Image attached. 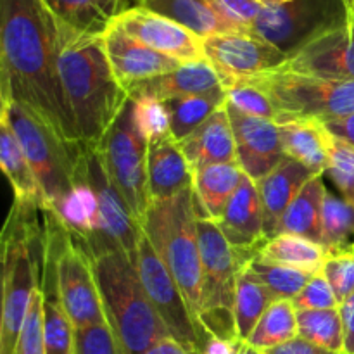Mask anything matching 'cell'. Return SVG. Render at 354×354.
<instances>
[{"mask_svg":"<svg viewBox=\"0 0 354 354\" xmlns=\"http://www.w3.org/2000/svg\"><path fill=\"white\" fill-rule=\"evenodd\" d=\"M59 23L44 0H0V61L12 99L80 149L78 130L57 75Z\"/></svg>","mask_w":354,"mask_h":354,"instance_id":"cell-1","label":"cell"},{"mask_svg":"<svg viewBox=\"0 0 354 354\" xmlns=\"http://www.w3.org/2000/svg\"><path fill=\"white\" fill-rule=\"evenodd\" d=\"M57 75L80 144L97 149L128 100L107 61L102 35L80 33L59 23Z\"/></svg>","mask_w":354,"mask_h":354,"instance_id":"cell-2","label":"cell"},{"mask_svg":"<svg viewBox=\"0 0 354 354\" xmlns=\"http://www.w3.org/2000/svg\"><path fill=\"white\" fill-rule=\"evenodd\" d=\"M92 259L104 313L123 354H144L171 337L152 308L133 261L121 249H107Z\"/></svg>","mask_w":354,"mask_h":354,"instance_id":"cell-3","label":"cell"},{"mask_svg":"<svg viewBox=\"0 0 354 354\" xmlns=\"http://www.w3.org/2000/svg\"><path fill=\"white\" fill-rule=\"evenodd\" d=\"M38 207L14 199L0 230L3 245V330L2 354H12L30 310L31 296L40 286L44 232Z\"/></svg>","mask_w":354,"mask_h":354,"instance_id":"cell-4","label":"cell"},{"mask_svg":"<svg viewBox=\"0 0 354 354\" xmlns=\"http://www.w3.org/2000/svg\"><path fill=\"white\" fill-rule=\"evenodd\" d=\"M197 216L199 213L192 187L171 199L149 204L142 220V230L185 297L192 317L201 325L203 263L197 239Z\"/></svg>","mask_w":354,"mask_h":354,"instance_id":"cell-5","label":"cell"},{"mask_svg":"<svg viewBox=\"0 0 354 354\" xmlns=\"http://www.w3.org/2000/svg\"><path fill=\"white\" fill-rule=\"evenodd\" d=\"M7 120L44 194V211L54 209L75 189L82 147L66 144L37 113L16 100L10 104Z\"/></svg>","mask_w":354,"mask_h":354,"instance_id":"cell-6","label":"cell"},{"mask_svg":"<svg viewBox=\"0 0 354 354\" xmlns=\"http://www.w3.org/2000/svg\"><path fill=\"white\" fill-rule=\"evenodd\" d=\"M44 239L55 256L57 287L73 327L106 322L93 259L85 242L68 230L50 211H44Z\"/></svg>","mask_w":354,"mask_h":354,"instance_id":"cell-7","label":"cell"},{"mask_svg":"<svg viewBox=\"0 0 354 354\" xmlns=\"http://www.w3.org/2000/svg\"><path fill=\"white\" fill-rule=\"evenodd\" d=\"M197 239L203 263L201 325L211 334L239 341L234 318L235 289L239 273L248 263L239 258L218 225L209 218L197 216Z\"/></svg>","mask_w":354,"mask_h":354,"instance_id":"cell-8","label":"cell"},{"mask_svg":"<svg viewBox=\"0 0 354 354\" xmlns=\"http://www.w3.org/2000/svg\"><path fill=\"white\" fill-rule=\"evenodd\" d=\"M251 78L258 82L277 104L282 114L280 123L292 118L327 121L354 113V80L313 78L282 69H273Z\"/></svg>","mask_w":354,"mask_h":354,"instance_id":"cell-9","label":"cell"},{"mask_svg":"<svg viewBox=\"0 0 354 354\" xmlns=\"http://www.w3.org/2000/svg\"><path fill=\"white\" fill-rule=\"evenodd\" d=\"M147 145L135 124L133 102L128 97L97 149L107 175L140 223L149 209Z\"/></svg>","mask_w":354,"mask_h":354,"instance_id":"cell-10","label":"cell"},{"mask_svg":"<svg viewBox=\"0 0 354 354\" xmlns=\"http://www.w3.org/2000/svg\"><path fill=\"white\" fill-rule=\"evenodd\" d=\"M133 265L152 308L158 313L159 320L168 328L169 335L185 346L190 353L196 354L204 328L192 317L185 297L145 235L138 242Z\"/></svg>","mask_w":354,"mask_h":354,"instance_id":"cell-11","label":"cell"},{"mask_svg":"<svg viewBox=\"0 0 354 354\" xmlns=\"http://www.w3.org/2000/svg\"><path fill=\"white\" fill-rule=\"evenodd\" d=\"M282 71L324 80H354V12L344 16L304 41L287 57Z\"/></svg>","mask_w":354,"mask_h":354,"instance_id":"cell-12","label":"cell"},{"mask_svg":"<svg viewBox=\"0 0 354 354\" xmlns=\"http://www.w3.org/2000/svg\"><path fill=\"white\" fill-rule=\"evenodd\" d=\"M341 16L332 12L330 0H290L277 6H263L249 33L275 45L290 55L313 35Z\"/></svg>","mask_w":354,"mask_h":354,"instance_id":"cell-13","label":"cell"},{"mask_svg":"<svg viewBox=\"0 0 354 354\" xmlns=\"http://www.w3.org/2000/svg\"><path fill=\"white\" fill-rule=\"evenodd\" d=\"M78 169L95 194L107 239L133 261L138 242L144 237L142 223L107 175L99 149H80Z\"/></svg>","mask_w":354,"mask_h":354,"instance_id":"cell-14","label":"cell"},{"mask_svg":"<svg viewBox=\"0 0 354 354\" xmlns=\"http://www.w3.org/2000/svg\"><path fill=\"white\" fill-rule=\"evenodd\" d=\"M204 55L220 73L221 83L232 78H249L279 69L289 55L275 45L249 33H221L204 38Z\"/></svg>","mask_w":354,"mask_h":354,"instance_id":"cell-15","label":"cell"},{"mask_svg":"<svg viewBox=\"0 0 354 354\" xmlns=\"http://www.w3.org/2000/svg\"><path fill=\"white\" fill-rule=\"evenodd\" d=\"M114 24L152 50L180 62H196L206 59L203 38L180 26L175 21L140 6L128 7L114 19Z\"/></svg>","mask_w":354,"mask_h":354,"instance_id":"cell-16","label":"cell"},{"mask_svg":"<svg viewBox=\"0 0 354 354\" xmlns=\"http://www.w3.org/2000/svg\"><path fill=\"white\" fill-rule=\"evenodd\" d=\"M227 111L235 137L237 165L249 178L259 182L286 158L279 124L249 116L230 106H227Z\"/></svg>","mask_w":354,"mask_h":354,"instance_id":"cell-17","label":"cell"},{"mask_svg":"<svg viewBox=\"0 0 354 354\" xmlns=\"http://www.w3.org/2000/svg\"><path fill=\"white\" fill-rule=\"evenodd\" d=\"M216 225L244 263L256 258L263 245L268 242L263 230V209L258 187L245 173L237 190L228 199Z\"/></svg>","mask_w":354,"mask_h":354,"instance_id":"cell-18","label":"cell"},{"mask_svg":"<svg viewBox=\"0 0 354 354\" xmlns=\"http://www.w3.org/2000/svg\"><path fill=\"white\" fill-rule=\"evenodd\" d=\"M107 61L118 82L124 90L145 80L175 71L183 62L152 50L147 45L124 33L116 24H111L102 35Z\"/></svg>","mask_w":354,"mask_h":354,"instance_id":"cell-19","label":"cell"},{"mask_svg":"<svg viewBox=\"0 0 354 354\" xmlns=\"http://www.w3.org/2000/svg\"><path fill=\"white\" fill-rule=\"evenodd\" d=\"M194 187V168L171 137L154 138L147 145L149 204L171 199Z\"/></svg>","mask_w":354,"mask_h":354,"instance_id":"cell-20","label":"cell"},{"mask_svg":"<svg viewBox=\"0 0 354 354\" xmlns=\"http://www.w3.org/2000/svg\"><path fill=\"white\" fill-rule=\"evenodd\" d=\"M313 176L317 175L306 166L290 158H283L265 178L256 182L263 209V230L268 241L277 235L280 220L294 197Z\"/></svg>","mask_w":354,"mask_h":354,"instance_id":"cell-21","label":"cell"},{"mask_svg":"<svg viewBox=\"0 0 354 354\" xmlns=\"http://www.w3.org/2000/svg\"><path fill=\"white\" fill-rule=\"evenodd\" d=\"M286 158L306 166L315 175H325L330 165L335 137L324 121L313 118H292L279 124Z\"/></svg>","mask_w":354,"mask_h":354,"instance_id":"cell-22","label":"cell"},{"mask_svg":"<svg viewBox=\"0 0 354 354\" xmlns=\"http://www.w3.org/2000/svg\"><path fill=\"white\" fill-rule=\"evenodd\" d=\"M178 144L192 168L237 162V149L227 104L214 111L199 128Z\"/></svg>","mask_w":354,"mask_h":354,"instance_id":"cell-23","label":"cell"},{"mask_svg":"<svg viewBox=\"0 0 354 354\" xmlns=\"http://www.w3.org/2000/svg\"><path fill=\"white\" fill-rule=\"evenodd\" d=\"M221 86V76L207 59L183 62L175 71L145 80L127 90L128 97H151L156 100L176 99L183 95L206 93Z\"/></svg>","mask_w":354,"mask_h":354,"instance_id":"cell-24","label":"cell"},{"mask_svg":"<svg viewBox=\"0 0 354 354\" xmlns=\"http://www.w3.org/2000/svg\"><path fill=\"white\" fill-rule=\"evenodd\" d=\"M59 23L88 35H104L131 0H44Z\"/></svg>","mask_w":354,"mask_h":354,"instance_id":"cell-25","label":"cell"},{"mask_svg":"<svg viewBox=\"0 0 354 354\" xmlns=\"http://www.w3.org/2000/svg\"><path fill=\"white\" fill-rule=\"evenodd\" d=\"M242 176L244 171L237 162L194 168V196L199 216L209 218L216 223Z\"/></svg>","mask_w":354,"mask_h":354,"instance_id":"cell-26","label":"cell"},{"mask_svg":"<svg viewBox=\"0 0 354 354\" xmlns=\"http://www.w3.org/2000/svg\"><path fill=\"white\" fill-rule=\"evenodd\" d=\"M137 6L175 21L199 38L244 31L214 12L204 0H137Z\"/></svg>","mask_w":354,"mask_h":354,"instance_id":"cell-27","label":"cell"},{"mask_svg":"<svg viewBox=\"0 0 354 354\" xmlns=\"http://www.w3.org/2000/svg\"><path fill=\"white\" fill-rule=\"evenodd\" d=\"M327 194L324 175H317L308 180L299 190L290 206L280 220L277 235L290 234L308 239L320 244L322 242V207Z\"/></svg>","mask_w":354,"mask_h":354,"instance_id":"cell-28","label":"cell"},{"mask_svg":"<svg viewBox=\"0 0 354 354\" xmlns=\"http://www.w3.org/2000/svg\"><path fill=\"white\" fill-rule=\"evenodd\" d=\"M0 169L12 187L14 199L45 209L44 194L9 120L0 124Z\"/></svg>","mask_w":354,"mask_h":354,"instance_id":"cell-29","label":"cell"},{"mask_svg":"<svg viewBox=\"0 0 354 354\" xmlns=\"http://www.w3.org/2000/svg\"><path fill=\"white\" fill-rule=\"evenodd\" d=\"M166 113L169 118V131L176 142L189 137L196 128H199L214 111L227 104L223 85L206 93L183 95L176 99L165 100Z\"/></svg>","mask_w":354,"mask_h":354,"instance_id":"cell-30","label":"cell"},{"mask_svg":"<svg viewBox=\"0 0 354 354\" xmlns=\"http://www.w3.org/2000/svg\"><path fill=\"white\" fill-rule=\"evenodd\" d=\"M258 258L315 275L324 268L327 249L318 242L308 241L297 235L280 234L263 245Z\"/></svg>","mask_w":354,"mask_h":354,"instance_id":"cell-31","label":"cell"},{"mask_svg":"<svg viewBox=\"0 0 354 354\" xmlns=\"http://www.w3.org/2000/svg\"><path fill=\"white\" fill-rule=\"evenodd\" d=\"M275 301L273 294L256 277H252V273L245 268V265L242 266L237 279L234 303L235 334H237L239 341H248L259 318L265 315V311Z\"/></svg>","mask_w":354,"mask_h":354,"instance_id":"cell-32","label":"cell"},{"mask_svg":"<svg viewBox=\"0 0 354 354\" xmlns=\"http://www.w3.org/2000/svg\"><path fill=\"white\" fill-rule=\"evenodd\" d=\"M297 337V311L292 301H275L265 311L245 344L258 351L277 348Z\"/></svg>","mask_w":354,"mask_h":354,"instance_id":"cell-33","label":"cell"},{"mask_svg":"<svg viewBox=\"0 0 354 354\" xmlns=\"http://www.w3.org/2000/svg\"><path fill=\"white\" fill-rule=\"evenodd\" d=\"M297 337L328 351L344 353V325L339 308L297 311Z\"/></svg>","mask_w":354,"mask_h":354,"instance_id":"cell-34","label":"cell"},{"mask_svg":"<svg viewBox=\"0 0 354 354\" xmlns=\"http://www.w3.org/2000/svg\"><path fill=\"white\" fill-rule=\"evenodd\" d=\"M221 85H223L225 95H227V106L249 114V116L275 121L277 124L282 121V114L270 93L251 76L225 80Z\"/></svg>","mask_w":354,"mask_h":354,"instance_id":"cell-35","label":"cell"},{"mask_svg":"<svg viewBox=\"0 0 354 354\" xmlns=\"http://www.w3.org/2000/svg\"><path fill=\"white\" fill-rule=\"evenodd\" d=\"M320 244L327 252L354 244V207L328 190L322 207Z\"/></svg>","mask_w":354,"mask_h":354,"instance_id":"cell-36","label":"cell"},{"mask_svg":"<svg viewBox=\"0 0 354 354\" xmlns=\"http://www.w3.org/2000/svg\"><path fill=\"white\" fill-rule=\"evenodd\" d=\"M245 268L273 294L277 301H292L303 290L308 280L311 279V273L290 268V266L277 265V263L272 261H265V259L258 258V256L252 258L245 265Z\"/></svg>","mask_w":354,"mask_h":354,"instance_id":"cell-37","label":"cell"},{"mask_svg":"<svg viewBox=\"0 0 354 354\" xmlns=\"http://www.w3.org/2000/svg\"><path fill=\"white\" fill-rule=\"evenodd\" d=\"M322 273L330 283L341 306L354 292V244L328 251Z\"/></svg>","mask_w":354,"mask_h":354,"instance_id":"cell-38","label":"cell"},{"mask_svg":"<svg viewBox=\"0 0 354 354\" xmlns=\"http://www.w3.org/2000/svg\"><path fill=\"white\" fill-rule=\"evenodd\" d=\"M133 102V120L138 131L147 142L154 138L171 135L169 131V118L161 100L151 97H130Z\"/></svg>","mask_w":354,"mask_h":354,"instance_id":"cell-39","label":"cell"},{"mask_svg":"<svg viewBox=\"0 0 354 354\" xmlns=\"http://www.w3.org/2000/svg\"><path fill=\"white\" fill-rule=\"evenodd\" d=\"M325 175L341 192L342 199L354 207V145L335 138L330 165Z\"/></svg>","mask_w":354,"mask_h":354,"instance_id":"cell-40","label":"cell"},{"mask_svg":"<svg viewBox=\"0 0 354 354\" xmlns=\"http://www.w3.org/2000/svg\"><path fill=\"white\" fill-rule=\"evenodd\" d=\"M75 354H123L109 322L75 328Z\"/></svg>","mask_w":354,"mask_h":354,"instance_id":"cell-41","label":"cell"},{"mask_svg":"<svg viewBox=\"0 0 354 354\" xmlns=\"http://www.w3.org/2000/svg\"><path fill=\"white\" fill-rule=\"evenodd\" d=\"M12 354H45L44 344V310H41V290L40 286L35 289L31 296L30 310L26 320L21 328L16 349Z\"/></svg>","mask_w":354,"mask_h":354,"instance_id":"cell-42","label":"cell"},{"mask_svg":"<svg viewBox=\"0 0 354 354\" xmlns=\"http://www.w3.org/2000/svg\"><path fill=\"white\" fill-rule=\"evenodd\" d=\"M296 311L303 310H334L339 308V301L332 290L330 283L322 272L311 275L306 286L292 299Z\"/></svg>","mask_w":354,"mask_h":354,"instance_id":"cell-43","label":"cell"},{"mask_svg":"<svg viewBox=\"0 0 354 354\" xmlns=\"http://www.w3.org/2000/svg\"><path fill=\"white\" fill-rule=\"evenodd\" d=\"M214 12L220 14L228 23L235 24L241 30L249 31L256 16L261 10V3L256 0H204Z\"/></svg>","mask_w":354,"mask_h":354,"instance_id":"cell-44","label":"cell"},{"mask_svg":"<svg viewBox=\"0 0 354 354\" xmlns=\"http://www.w3.org/2000/svg\"><path fill=\"white\" fill-rule=\"evenodd\" d=\"M241 342L230 341V339L220 337L204 328V332L199 337L196 354H239Z\"/></svg>","mask_w":354,"mask_h":354,"instance_id":"cell-45","label":"cell"},{"mask_svg":"<svg viewBox=\"0 0 354 354\" xmlns=\"http://www.w3.org/2000/svg\"><path fill=\"white\" fill-rule=\"evenodd\" d=\"M263 354H346V353H335L328 351V349L320 348V346H315L311 342L304 341V339L296 337L292 341L286 342L282 346H277V348L266 349V351H261Z\"/></svg>","mask_w":354,"mask_h":354,"instance_id":"cell-46","label":"cell"},{"mask_svg":"<svg viewBox=\"0 0 354 354\" xmlns=\"http://www.w3.org/2000/svg\"><path fill=\"white\" fill-rule=\"evenodd\" d=\"M344 325V353L354 354V292L339 306Z\"/></svg>","mask_w":354,"mask_h":354,"instance_id":"cell-47","label":"cell"},{"mask_svg":"<svg viewBox=\"0 0 354 354\" xmlns=\"http://www.w3.org/2000/svg\"><path fill=\"white\" fill-rule=\"evenodd\" d=\"M332 135L337 140L354 145V113L344 118H335V120L324 121Z\"/></svg>","mask_w":354,"mask_h":354,"instance_id":"cell-48","label":"cell"},{"mask_svg":"<svg viewBox=\"0 0 354 354\" xmlns=\"http://www.w3.org/2000/svg\"><path fill=\"white\" fill-rule=\"evenodd\" d=\"M12 90H10L9 76H7L6 68L0 61V124L9 118L10 104H12Z\"/></svg>","mask_w":354,"mask_h":354,"instance_id":"cell-49","label":"cell"},{"mask_svg":"<svg viewBox=\"0 0 354 354\" xmlns=\"http://www.w3.org/2000/svg\"><path fill=\"white\" fill-rule=\"evenodd\" d=\"M144 354H192L185 346L180 344L178 341H175L173 337H166L162 341H159L158 344L152 346L149 351Z\"/></svg>","mask_w":354,"mask_h":354,"instance_id":"cell-50","label":"cell"},{"mask_svg":"<svg viewBox=\"0 0 354 354\" xmlns=\"http://www.w3.org/2000/svg\"><path fill=\"white\" fill-rule=\"evenodd\" d=\"M2 330H3V245L0 241V354H2Z\"/></svg>","mask_w":354,"mask_h":354,"instance_id":"cell-51","label":"cell"},{"mask_svg":"<svg viewBox=\"0 0 354 354\" xmlns=\"http://www.w3.org/2000/svg\"><path fill=\"white\" fill-rule=\"evenodd\" d=\"M239 354H263V353L258 351V349L251 348V346L245 344V342H241V348H239Z\"/></svg>","mask_w":354,"mask_h":354,"instance_id":"cell-52","label":"cell"},{"mask_svg":"<svg viewBox=\"0 0 354 354\" xmlns=\"http://www.w3.org/2000/svg\"><path fill=\"white\" fill-rule=\"evenodd\" d=\"M256 2H259L261 6H277V3H286L290 0H256Z\"/></svg>","mask_w":354,"mask_h":354,"instance_id":"cell-53","label":"cell"},{"mask_svg":"<svg viewBox=\"0 0 354 354\" xmlns=\"http://www.w3.org/2000/svg\"><path fill=\"white\" fill-rule=\"evenodd\" d=\"M344 9H351L354 12V0H349V3H346L344 6Z\"/></svg>","mask_w":354,"mask_h":354,"instance_id":"cell-54","label":"cell"},{"mask_svg":"<svg viewBox=\"0 0 354 354\" xmlns=\"http://www.w3.org/2000/svg\"><path fill=\"white\" fill-rule=\"evenodd\" d=\"M339 2H341V3H342V7H344L346 3H349V0H339Z\"/></svg>","mask_w":354,"mask_h":354,"instance_id":"cell-55","label":"cell"},{"mask_svg":"<svg viewBox=\"0 0 354 354\" xmlns=\"http://www.w3.org/2000/svg\"><path fill=\"white\" fill-rule=\"evenodd\" d=\"M131 2H135V6H137V0H131Z\"/></svg>","mask_w":354,"mask_h":354,"instance_id":"cell-56","label":"cell"}]
</instances>
